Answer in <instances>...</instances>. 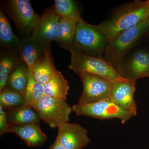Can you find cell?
Returning <instances> with one entry per match:
<instances>
[{"instance_id":"cell-11","label":"cell","mask_w":149,"mask_h":149,"mask_svg":"<svg viewBox=\"0 0 149 149\" xmlns=\"http://www.w3.org/2000/svg\"><path fill=\"white\" fill-rule=\"evenodd\" d=\"M116 70L121 77L135 82L149 77V53L142 50L136 51L123 59Z\"/></svg>"},{"instance_id":"cell-20","label":"cell","mask_w":149,"mask_h":149,"mask_svg":"<svg viewBox=\"0 0 149 149\" xmlns=\"http://www.w3.org/2000/svg\"><path fill=\"white\" fill-rule=\"evenodd\" d=\"M28 70L27 65L21 61L10 75L6 88L24 95L28 82Z\"/></svg>"},{"instance_id":"cell-6","label":"cell","mask_w":149,"mask_h":149,"mask_svg":"<svg viewBox=\"0 0 149 149\" xmlns=\"http://www.w3.org/2000/svg\"><path fill=\"white\" fill-rule=\"evenodd\" d=\"M6 12L24 37L32 35L41 15L35 13L29 0H10L8 1Z\"/></svg>"},{"instance_id":"cell-24","label":"cell","mask_w":149,"mask_h":149,"mask_svg":"<svg viewBox=\"0 0 149 149\" xmlns=\"http://www.w3.org/2000/svg\"><path fill=\"white\" fill-rule=\"evenodd\" d=\"M54 6L61 18L72 19L77 21L81 17L79 8L74 1L55 0Z\"/></svg>"},{"instance_id":"cell-1","label":"cell","mask_w":149,"mask_h":149,"mask_svg":"<svg viewBox=\"0 0 149 149\" xmlns=\"http://www.w3.org/2000/svg\"><path fill=\"white\" fill-rule=\"evenodd\" d=\"M149 16L148 1H135L120 6L111 16L98 25L105 33L109 42L121 32L139 24Z\"/></svg>"},{"instance_id":"cell-14","label":"cell","mask_w":149,"mask_h":149,"mask_svg":"<svg viewBox=\"0 0 149 149\" xmlns=\"http://www.w3.org/2000/svg\"><path fill=\"white\" fill-rule=\"evenodd\" d=\"M21 60L28 69H32L35 63L45 54V49L32 37V35L22 38L16 48Z\"/></svg>"},{"instance_id":"cell-5","label":"cell","mask_w":149,"mask_h":149,"mask_svg":"<svg viewBox=\"0 0 149 149\" xmlns=\"http://www.w3.org/2000/svg\"><path fill=\"white\" fill-rule=\"evenodd\" d=\"M40 119L52 128L69 122L70 115L72 111L66 100L54 98L44 95L40 100L31 105Z\"/></svg>"},{"instance_id":"cell-13","label":"cell","mask_w":149,"mask_h":149,"mask_svg":"<svg viewBox=\"0 0 149 149\" xmlns=\"http://www.w3.org/2000/svg\"><path fill=\"white\" fill-rule=\"evenodd\" d=\"M7 133L16 134L28 146H42L47 142V136L43 133L39 123L9 126Z\"/></svg>"},{"instance_id":"cell-25","label":"cell","mask_w":149,"mask_h":149,"mask_svg":"<svg viewBox=\"0 0 149 149\" xmlns=\"http://www.w3.org/2000/svg\"><path fill=\"white\" fill-rule=\"evenodd\" d=\"M9 127L7 113L0 106V134L2 136L7 133Z\"/></svg>"},{"instance_id":"cell-3","label":"cell","mask_w":149,"mask_h":149,"mask_svg":"<svg viewBox=\"0 0 149 149\" xmlns=\"http://www.w3.org/2000/svg\"><path fill=\"white\" fill-rule=\"evenodd\" d=\"M108 42L106 35L98 25L89 24L82 17L77 22L73 48L89 55L101 57Z\"/></svg>"},{"instance_id":"cell-16","label":"cell","mask_w":149,"mask_h":149,"mask_svg":"<svg viewBox=\"0 0 149 149\" xmlns=\"http://www.w3.org/2000/svg\"><path fill=\"white\" fill-rule=\"evenodd\" d=\"M16 48L1 51L0 58V92L6 87L10 75L21 61Z\"/></svg>"},{"instance_id":"cell-27","label":"cell","mask_w":149,"mask_h":149,"mask_svg":"<svg viewBox=\"0 0 149 149\" xmlns=\"http://www.w3.org/2000/svg\"><path fill=\"white\" fill-rule=\"evenodd\" d=\"M147 22H148V29L149 30V16L148 18V21H147Z\"/></svg>"},{"instance_id":"cell-23","label":"cell","mask_w":149,"mask_h":149,"mask_svg":"<svg viewBox=\"0 0 149 149\" xmlns=\"http://www.w3.org/2000/svg\"><path fill=\"white\" fill-rule=\"evenodd\" d=\"M0 106L5 110L13 109L25 104L24 94L5 88L0 92Z\"/></svg>"},{"instance_id":"cell-15","label":"cell","mask_w":149,"mask_h":149,"mask_svg":"<svg viewBox=\"0 0 149 149\" xmlns=\"http://www.w3.org/2000/svg\"><path fill=\"white\" fill-rule=\"evenodd\" d=\"M77 21L72 19L61 18L56 32L54 41L61 48L70 52L73 47L74 34Z\"/></svg>"},{"instance_id":"cell-10","label":"cell","mask_w":149,"mask_h":149,"mask_svg":"<svg viewBox=\"0 0 149 149\" xmlns=\"http://www.w3.org/2000/svg\"><path fill=\"white\" fill-rule=\"evenodd\" d=\"M60 19L54 6L47 9L32 32V37L45 49H51V43L55 40Z\"/></svg>"},{"instance_id":"cell-4","label":"cell","mask_w":149,"mask_h":149,"mask_svg":"<svg viewBox=\"0 0 149 149\" xmlns=\"http://www.w3.org/2000/svg\"><path fill=\"white\" fill-rule=\"evenodd\" d=\"M70 53V63L68 68L75 73L97 74L111 81L122 77L114 67L102 57L89 55L73 48Z\"/></svg>"},{"instance_id":"cell-2","label":"cell","mask_w":149,"mask_h":149,"mask_svg":"<svg viewBox=\"0 0 149 149\" xmlns=\"http://www.w3.org/2000/svg\"><path fill=\"white\" fill-rule=\"evenodd\" d=\"M148 18L134 27L123 31L108 43L104 52V58L116 68L128 52L148 30Z\"/></svg>"},{"instance_id":"cell-26","label":"cell","mask_w":149,"mask_h":149,"mask_svg":"<svg viewBox=\"0 0 149 149\" xmlns=\"http://www.w3.org/2000/svg\"><path fill=\"white\" fill-rule=\"evenodd\" d=\"M49 149H65L61 146V144L59 143L57 140H56L54 143L52 144L50 146Z\"/></svg>"},{"instance_id":"cell-9","label":"cell","mask_w":149,"mask_h":149,"mask_svg":"<svg viewBox=\"0 0 149 149\" xmlns=\"http://www.w3.org/2000/svg\"><path fill=\"white\" fill-rule=\"evenodd\" d=\"M136 82L121 77L112 81L110 99L121 109L132 116L137 114L134 100Z\"/></svg>"},{"instance_id":"cell-18","label":"cell","mask_w":149,"mask_h":149,"mask_svg":"<svg viewBox=\"0 0 149 149\" xmlns=\"http://www.w3.org/2000/svg\"><path fill=\"white\" fill-rule=\"evenodd\" d=\"M9 126L39 123L40 118L31 106L23 105L6 111Z\"/></svg>"},{"instance_id":"cell-22","label":"cell","mask_w":149,"mask_h":149,"mask_svg":"<svg viewBox=\"0 0 149 149\" xmlns=\"http://www.w3.org/2000/svg\"><path fill=\"white\" fill-rule=\"evenodd\" d=\"M28 82L25 93V104L31 106L45 95L44 85L35 80L32 70L28 69Z\"/></svg>"},{"instance_id":"cell-8","label":"cell","mask_w":149,"mask_h":149,"mask_svg":"<svg viewBox=\"0 0 149 149\" xmlns=\"http://www.w3.org/2000/svg\"><path fill=\"white\" fill-rule=\"evenodd\" d=\"M83 85L78 104L93 103L110 99L112 81L105 77L88 73L78 74Z\"/></svg>"},{"instance_id":"cell-21","label":"cell","mask_w":149,"mask_h":149,"mask_svg":"<svg viewBox=\"0 0 149 149\" xmlns=\"http://www.w3.org/2000/svg\"><path fill=\"white\" fill-rule=\"evenodd\" d=\"M20 39L14 34L8 19L1 8L0 9V45L7 49L16 48Z\"/></svg>"},{"instance_id":"cell-19","label":"cell","mask_w":149,"mask_h":149,"mask_svg":"<svg viewBox=\"0 0 149 149\" xmlns=\"http://www.w3.org/2000/svg\"><path fill=\"white\" fill-rule=\"evenodd\" d=\"M45 95L66 100L69 90L68 82L61 72L57 70L50 79L44 85Z\"/></svg>"},{"instance_id":"cell-12","label":"cell","mask_w":149,"mask_h":149,"mask_svg":"<svg viewBox=\"0 0 149 149\" xmlns=\"http://www.w3.org/2000/svg\"><path fill=\"white\" fill-rule=\"evenodd\" d=\"M56 140L65 149H83L91 142L87 129L80 124L69 122L58 127Z\"/></svg>"},{"instance_id":"cell-7","label":"cell","mask_w":149,"mask_h":149,"mask_svg":"<svg viewBox=\"0 0 149 149\" xmlns=\"http://www.w3.org/2000/svg\"><path fill=\"white\" fill-rule=\"evenodd\" d=\"M72 111L77 116H86L97 119L118 118L125 123L133 117L113 102L110 99L93 103L74 104Z\"/></svg>"},{"instance_id":"cell-17","label":"cell","mask_w":149,"mask_h":149,"mask_svg":"<svg viewBox=\"0 0 149 149\" xmlns=\"http://www.w3.org/2000/svg\"><path fill=\"white\" fill-rule=\"evenodd\" d=\"M32 70L35 80L43 85L51 79L57 71L51 49L46 50L45 54L36 61Z\"/></svg>"}]
</instances>
